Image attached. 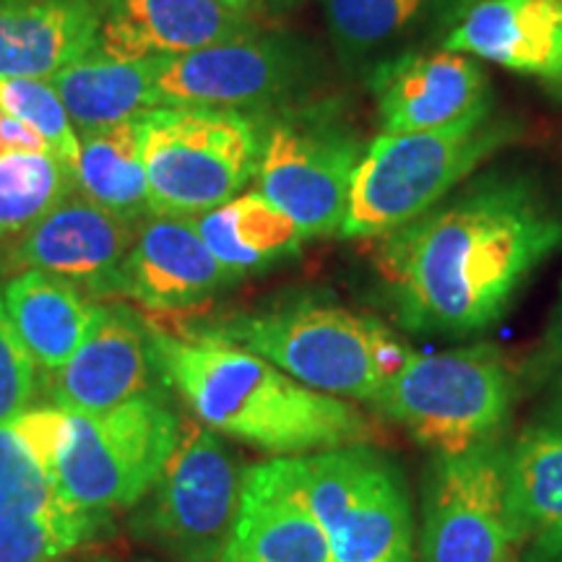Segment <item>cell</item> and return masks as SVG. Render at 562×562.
Segmentation results:
<instances>
[{"label": "cell", "instance_id": "cell-30", "mask_svg": "<svg viewBox=\"0 0 562 562\" xmlns=\"http://www.w3.org/2000/svg\"><path fill=\"white\" fill-rule=\"evenodd\" d=\"M37 393V362L19 339L0 300V425H9L30 409Z\"/></svg>", "mask_w": 562, "mask_h": 562}, {"label": "cell", "instance_id": "cell-2", "mask_svg": "<svg viewBox=\"0 0 562 562\" xmlns=\"http://www.w3.org/2000/svg\"><path fill=\"white\" fill-rule=\"evenodd\" d=\"M146 326L161 383L214 432L281 459L381 442V425L360 404L307 389L256 351Z\"/></svg>", "mask_w": 562, "mask_h": 562}, {"label": "cell", "instance_id": "cell-8", "mask_svg": "<svg viewBox=\"0 0 562 562\" xmlns=\"http://www.w3.org/2000/svg\"><path fill=\"white\" fill-rule=\"evenodd\" d=\"M182 419L161 393L108 412H70V438L58 461L60 490L83 510L136 508L167 467Z\"/></svg>", "mask_w": 562, "mask_h": 562}, {"label": "cell", "instance_id": "cell-16", "mask_svg": "<svg viewBox=\"0 0 562 562\" xmlns=\"http://www.w3.org/2000/svg\"><path fill=\"white\" fill-rule=\"evenodd\" d=\"M240 279L209 250L193 220L149 216L121 266L115 294L170 313L201 305Z\"/></svg>", "mask_w": 562, "mask_h": 562}, {"label": "cell", "instance_id": "cell-32", "mask_svg": "<svg viewBox=\"0 0 562 562\" xmlns=\"http://www.w3.org/2000/svg\"><path fill=\"white\" fill-rule=\"evenodd\" d=\"M539 381H542L547 396V409L542 417L562 422V290L558 305H554L552 323L547 328Z\"/></svg>", "mask_w": 562, "mask_h": 562}, {"label": "cell", "instance_id": "cell-33", "mask_svg": "<svg viewBox=\"0 0 562 562\" xmlns=\"http://www.w3.org/2000/svg\"><path fill=\"white\" fill-rule=\"evenodd\" d=\"M0 151H50L45 138L19 117L0 110ZM53 154V151H50Z\"/></svg>", "mask_w": 562, "mask_h": 562}, {"label": "cell", "instance_id": "cell-1", "mask_svg": "<svg viewBox=\"0 0 562 562\" xmlns=\"http://www.w3.org/2000/svg\"><path fill=\"white\" fill-rule=\"evenodd\" d=\"M560 248L562 206L524 175L492 172L378 237L372 269L404 331L463 339L495 326Z\"/></svg>", "mask_w": 562, "mask_h": 562}, {"label": "cell", "instance_id": "cell-23", "mask_svg": "<svg viewBox=\"0 0 562 562\" xmlns=\"http://www.w3.org/2000/svg\"><path fill=\"white\" fill-rule=\"evenodd\" d=\"M159 58H121L104 47L83 55L53 76L70 121L81 133L131 121L157 108L154 76Z\"/></svg>", "mask_w": 562, "mask_h": 562}, {"label": "cell", "instance_id": "cell-15", "mask_svg": "<svg viewBox=\"0 0 562 562\" xmlns=\"http://www.w3.org/2000/svg\"><path fill=\"white\" fill-rule=\"evenodd\" d=\"M216 562H334L297 461L273 459L245 469L240 510Z\"/></svg>", "mask_w": 562, "mask_h": 562}, {"label": "cell", "instance_id": "cell-10", "mask_svg": "<svg viewBox=\"0 0 562 562\" xmlns=\"http://www.w3.org/2000/svg\"><path fill=\"white\" fill-rule=\"evenodd\" d=\"M368 146L328 104L281 108L261 121L258 191L305 237L339 235L351 178Z\"/></svg>", "mask_w": 562, "mask_h": 562}, {"label": "cell", "instance_id": "cell-26", "mask_svg": "<svg viewBox=\"0 0 562 562\" xmlns=\"http://www.w3.org/2000/svg\"><path fill=\"white\" fill-rule=\"evenodd\" d=\"M74 175L76 191L83 199L131 222L149 220V178L144 165L140 115L81 133V154Z\"/></svg>", "mask_w": 562, "mask_h": 562}, {"label": "cell", "instance_id": "cell-20", "mask_svg": "<svg viewBox=\"0 0 562 562\" xmlns=\"http://www.w3.org/2000/svg\"><path fill=\"white\" fill-rule=\"evenodd\" d=\"M446 50L497 63L562 89V0H476L448 32Z\"/></svg>", "mask_w": 562, "mask_h": 562}, {"label": "cell", "instance_id": "cell-11", "mask_svg": "<svg viewBox=\"0 0 562 562\" xmlns=\"http://www.w3.org/2000/svg\"><path fill=\"white\" fill-rule=\"evenodd\" d=\"M508 440L435 453L422 484L419 562H521L508 505Z\"/></svg>", "mask_w": 562, "mask_h": 562}, {"label": "cell", "instance_id": "cell-36", "mask_svg": "<svg viewBox=\"0 0 562 562\" xmlns=\"http://www.w3.org/2000/svg\"><path fill=\"white\" fill-rule=\"evenodd\" d=\"M89 562H115L112 558H91Z\"/></svg>", "mask_w": 562, "mask_h": 562}, {"label": "cell", "instance_id": "cell-17", "mask_svg": "<svg viewBox=\"0 0 562 562\" xmlns=\"http://www.w3.org/2000/svg\"><path fill=\"white\" fill-rule=\"evenodd\" d=\"M370 89L383 133L442 128L492 104L480 63L446 47L381 63Z\"/></svg>", "mask_w": 562, "mask_h": 562}, {"label": "cell", "instance_id": "cell-19", "mask_svg": "<svg viewBox=\"0 0 562 562\" xmlns=\"http://www.w3.org/2000/svg\"><path fill=\"white\" fill-rule=\"evenodd\" d=\"M100 45L121 58H170L250 37L261 21L216 0H100Z\"/></svg>", "mask_w": 562, "mask_h": 562}, {"label": "cell", "instance_id": "cell-5", "mask_svg": "<svg viewBox=\"0 0 562 562\" xmlns=\"http://www.w3.org/2000/svg\"><path fill=\"white\" fill-rule=\"evenodd\" d=\"M518 398V370L492 344L412 351L375 409L435 453H463L501 438Z\"/></svg>", "mask_w": 562, "mask_h": 562}, {"label": "cell", "instance_id": "cell-12", "mask_svg": "<svg viewBox=\"0 0 562 562\" xmlns=\"http://www.w3.org/2000/svg\"><path fill=\"white\" fill-rule=\"evenodd\" d=\"M315 66L318 60L302 42L258 32L159 58L154 94L157 108L269 112L311 89Z\"/></svg>", "mask_w": 562, "mask_h": 562}, {"label": "cell", "instance_id": "cell-38", "mask_svg": "<svg viewBox=\"0 0 562 562\" xmlns=\"http://www.w3.org/2000/svg\"><path fill=\"white\" fill-rule=\"evenodd\" d=\"M560 97H562V89H560Z\"/></svg>", "mask_w": 562, "mask_h": 562}, {"label": "cell", "instance_id": "cell-6", "mask_svg": "<svg viewBox=\"0 0 562 562\" xmlns=\"http://www.w3.org/2000/svg\"><path fill=\"white\" fill-rule=\"evenodd\" d=\"M151 216L195 220L256 180L261 117L240 110L154 108L140 115Z\"/></svg>", "mask_w": 562, "mask_h": 562}, {"label": "cell", "instance_id": "cell-31", "mask_svg": "<svg viewBox=\"0 0 562 562\" xmlns=\"http://www.w3.org/2000/svg\"><path fill=\"white\" fill-rule=\"evenodd\" d=\"M9 425L19 435V440L24 442L26 451L34 456V461L55 480L58 461L70 438V412L58 404L40 406V409H24Z\"/></svg>", "mask_w": 562, "mask_h": 562}, {"label": "cell", "instance_id": "cell-13", "mask_svg": "<svg viewBox=\"0 0 562 562\" xmlns=\"http://www.w3.org/2000/svg\"><path fill=\"white\" fill-rule=\"evenodd\" d=\"M104 521L70 503L11 425H0V562H58L100 537Z\"/></svg>", "mask_w": 562, "mask_h": 562}, {"label": "cell", "instance_id": "cell-3", "mask_svg": "<svg viewBox=\"0 0 562 562\" xmlns=\"http://www.w3.org/2000/svg\"><path fill=\"white\" fill-rule=\"evenodd\" d=\"M199 334L256 351L307 389L370 406L412 355L383 321L313 300L237 315Z\"/></svg>", "mask_w": 562, "mask_h": 562}, {"label": "cell", "instance_id": "cell-25", "mask_svg": "<svg viewBox=\"0 0 562 562\" xmlns=\"http://www.w3.org/2000/svg\"><path fill=\"white\" fill-rule=\"evenodd\" d=\"M193 222L209 250L237 277L271 269L284 258L297 256L305 240L292 216L261 191L235 195Z\"/></svg>", "mask_w": 562, "mask_h": 562}, {"label": "cell", "instance_id": "cell-22", "mask_svg": "<svg viewBox=\"0 0 562 562\" xmlns=\"http://www.w3.org/2000/svg\"><path fill=\"white\" fill-rule=\"evenodd\" d=\"M0 300L32 360L50 375L74 357L108 311L76 284L45 271L16 273Z\"/></svg>", "mask_w": 562, "mask_h": 562}, {"label": "cell", "instance_id": "cell-24", "mask_svg": "<svg viewBox=\"0 0 562 562\" xmlns=\"http://www.w3.org/2000/svg\"><path fill=\"white\" fill-rule=\"evenodd\" d=\"M508 505L526 544L562 547V422L533 419L508 446Z\"/></svg>", "mask_w": 562, "mask_h": 562}, {"label": "cell", "instance_id": "cell-37", "mask_svg": "<svg viewBox=\"0 0 562 562\" xmlns=\"http://www.w3.org/2000/svg\"><path fill=\"white\" fill-rule=\"evenodd\" d=\"M138 562H157V560H149V558H140Z\"/></svg>", "mask_w": 562, "mask_h": 562}, {"label": "cell", "instance_id": "cell-27", "mask_svg": "<svg viewBox=\"0 0 562 562\" xmlns=\"http://www.w3.org/2000/svg\"><path fill=\"white\" fill-rule=\"evenodd\" d=\"M76 193L74 167L50 151H0V237L24 235Z\"/></svg>", "mask_w": 562, "mask_h": 562}, {"label": "cell", "instance_id": "cell-4", "mask_svg": "<svg viewBox=\"0 0 562 562\" xmlns=\"http://www.w3.org/2000/svg\"><path fill=\"white\" fill-rule=\"evenodd\" d=\"M516 136V121L497 117L492 104L442 128L381 133L368 144L351 178L339 237L378 240L414 222Z\"/></svg>", "mask_w": 562, "mask_h": 562}, {"label": "cell", "instance_id": "cell-21", "mask_svg": "<svg viewBox=\"0 0 562 562\" xmlns=\"http://www.w3.org/2000/svg\"><path fill=\"white\" fill-rule=\"evenodd\" d=\"M100 40V0H0V79L50 81Z\"/></svg>", "mask_w": 562, "mask_h": 562}, {"label": "cell", "instance_id": "cell-7", "mask_svg": "<svg viewBox=\"0 0 562 562\" xmlns=\"http://www.w3.org/2000/svg\"><path fill=\"white\" fill-rule=\"evenodd\" d=\"M334 562H417L404 474L375 446L294 456Z\"/></svg>", "mask_w": 562, "mask_h": 562}, {"label": "cell", "instance_id": "cell-35", "mask_svg": "<svg viewBox=\"0 0 562 562\" xmlns=\"http://www.w3.org/2000/svg\"><path fill=\"white\" fill-rule=\"evenodd\" d=\"M521 562H562V547H526Z\"/></svg>", "mask_w": 562, "mask_h": 562}, {"label": "cell", "instance_id": "cell-14", "mask_svg": "<svg viewBox=\"0 0 562 562\" xmlns=\"http://www.w3.org/2000/svg\"><path fill=\"white\" fill-rule=\"evenodd\" d=\"M140 224L97 206L81 193H70L19 235L9 256L11 266L53 273L89 294H115L117 273Z\"/></svg>", "mask_w": 562, "mask_h": 562}, {"label": "cell", "instance_id": "cell-34", "mask_svg": "<svg viewBox=\"0 0 562 562\" xmlns=\"http://www.w3.org/2000/svg\"><path fill=\"white\" fill-rule=\"evenodd\" d=\"M216 3L227 5V9L237 11V13H245V16L261 21L263 16H269L271 11L281 9V5H286L290 0H216Z\"/></svg>", "mask_w": 562, "mask_h": 562}, {"label": "cell", "instance_id": "cell-29", "mask_svg": "<svg viewBox=\"0 0 562 562\" xmlns=\"http://www.w3.org/2000/svg\"><path fill=\"white\" fill-rule=\"evenodd\" d=\"M0 110L37 131L55 157L76 167L81 154V136L76 133V125L53 81L0 79Z\"/></svg>", "mask_w": 562, "mask_h": 562}, {"label": "cell", "instance_id": "cell-28", "mask_svg": "<svg viewBox=\"0 0 562 562\" xmlns=\"http://www.w3.org/2000/svg\"><path fill=\"white\" fill-rule=\"evenodd\" d=\"M427 0H326V21L344 63H360L409 30Z\"/></svg>", "mask_w": 562, "mask_h": 562}, {"label": "cell", "instance_id": "cell-18", "mask_svg": "<svg viewBox=\"0 0 562 562\" xmlns=\"http://www.w3.org/2000/svg\"><path fill=\"white\" fill-rule=\"evenodd\" d=\"M149 326L123 305H108L89 339L53 372L50 396L68 412H108L131 398L161 393Z\"/></svg>", "mask_w": 562, "mask_h": 562}, {"label": "cell", "instance_id": "cell-9", "mask_svg": "<svg viewBox=\"0 0 562 562\" xmlns=\"http://www.w3.org/2000/svg\"><path fill=\"white\" fill-rule=\"evenodd\" d=\"M245 469L229 446L199 419L182 432L131 531L175 562H216L240 510Z\"/></svg>", "mask_w": 562, "mask_h": 562}]
</instances>
